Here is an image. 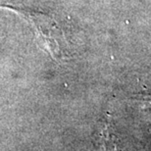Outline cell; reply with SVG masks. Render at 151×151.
<instances>
[{"instance_id":"3","label":"cell","mask_w":151,"mask_h":151,"mask_svg":"<svg viewBox=\"0 0 151 151\" xmlns=\"http://www.w3.org/2000/svg\"><path fill=\"white\" fill-rule=\"evenodd\" d=\"M143 103L147 107H151V95H147L143 98Z\"/></svg>"},{"instance_id":"1","label":"cell","mask_w":151,"mask_h":151,"mask_svg":"<svg viewBox=\"0 0 151 151\" xmlns=\"http://www.w3.org/2000/svg\"><path fill=\"white\" fill-rule=\"evenodd\" d=\"M1 7L14 11L31 24L35 29L39 46L54 60L61 61L65 58L67 47L65 37L52 17L24 7H15L11 5H1Z\"/></svg>"},{"instance_id":"2","label":"cell","mask_w":151,"mask_h":151,"mask_svg":"<svg viewBox=\"0 0 151 151\" xmlns=\"http://www.w3.org/2000/svg\"><path fill=\"white\" fill-rule=\"evenodd\" d=\"M113 134H111L108 127H105L102 131L100 139V151H116V142L113 140Z\"/></svg>"}]
</instances>
